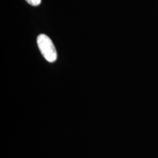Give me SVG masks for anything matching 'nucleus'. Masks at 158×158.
Segmentation results:
<instances>
[{"instance_id": "nucleus-2", "label": "nucleus", "mask_w": 158, "mask_h": 158, "mask_svg": "<svg viewBox=\"0 0 158 158\" xmlns=\"http://www.w3.org/2000/svg\"><path fill=\"white\" fill-rule=\"evenodd\" d=\"M25 1L32 6H38L41 3V0H25Z\"/></svg>"}, {"instance_id": "nucleus-1", "label": "nucleus", "mask_w": 158, "mask_h": 158, "mask_svg": "<svg viewBox=\"0 0 158 158\" xmlns=\"http://www.w3.org/2000/svg\"><path fill=\"white\" fill-rule=\"evenodd\" d=\"M38 48L43 57L49 62H54L57 59L56 48L51 40L46 35L41 34L37 38Z\"/></svg>"}]
</instances>
